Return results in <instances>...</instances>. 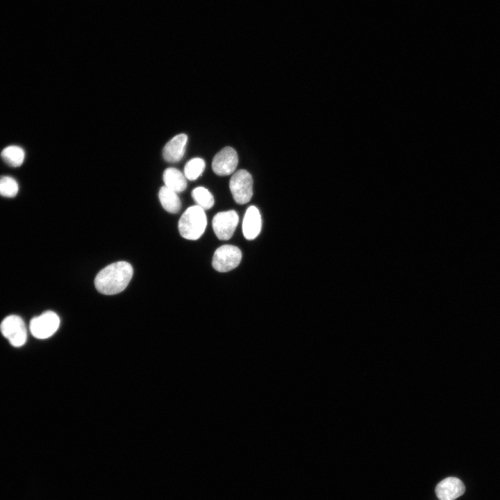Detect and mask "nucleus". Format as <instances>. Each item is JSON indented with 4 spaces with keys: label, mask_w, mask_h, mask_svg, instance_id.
Listing matches in <instances>:
<instances>
[{
    "label": "nucleus",
    "mask_w": 500,
    "mask_h": 500,
    "mask_svg": "<svg viewBox=\"0 0 500 500\" xmlns=\"http://www.w3.org/2000/svg\"><path fill=\"white\" fill-rule=\"evenodd\" d=\"M133 274V269L126 261L113 262L102 269L96 276L94 285L97 290L107 295L122 292L128 285Z\"/></svg>",
    "instance_id": "f257e3e1"
},
{
    "label": "nucleus",
    "mask_w": 500,
    "mask_h": 500,
    "mask_svg": "<svg viewBox=\"0 0 500 500\" xmlns=\"http://www.w3.org/2000/svg\"><path fill=\"white\" fill-rule=\"evenodd\" d=\"M206 226L205 210L197 205L189 207L178 221L179 233L187 240L199 239L203 234Z\"/></svg>",
    "instance_id": "f03ea898"
},
{
    "label": "nucleus",
    "mask_w": 500,
    "mask_h": 500,
    "mask_svg": "<svg viewBox=\"0 0 500 500\" xmlns=\"http://www.w3.org/2000/svg\"><path fill=\"white\" fill-rule=\"evenodd\" d=\"M229 188L235 201L239 204L248 203L253 195V178L245 169L235 172L231 176Z\"/></svg>",
    "instance_id": "7ed1b4c3"
},
{
    "label": "nucleus",
    "mask_w": 500,
    "mask_h": 500,
    "mask_svg": "<svg viewBox=\"0 0 500 500\" xmlns=\"http://www.w3.org/2000/svg\"><path fill=\"white\" fill-rule=\"evenodd\" d=\"M241 260L242 252L238 247L225 244L215 250L212 265L217 272H227L238 267Z\"/></svg>",
    "instance_id": "20e7f679"
},
{
    "label": "nucleus",
    "mask_w": 500,
    "mask_h": 500,
    "mask_svg": "<svg viewBox=\"0 0 500 500\" xmlns=\"http://www.w3.org/2000/svg\"><path fill=\"white\" fill-rule=\"evenodd\" d=\"M60 325L58 315L53 311H47L33 317L29 325L31 334L38 339H46L53 335Z\"/></svg>",
    "instance_id": "39448f33"
},
{
    "label": "nucleus",
    "mask_w": 500,
    "mask_h": 500,
    "mask_svg": "<svg viewBox=\"0 0 500 500\" xmlns=\"http://www.w3.org/2000/svg\"><path fill=\"white\" fill-rule=\"evenodd\" d=\"M2 335L15 347L24 344L27 339V331L23 319L17 315L6 317L0 325Z\"/></svg>",
    "instance_id": "423d86ee"
},
{
    "label": "nucleus",
    "mask_w": 500,
    "mask_h": 500,
    "mask_svg": "<svg viewBox=\"0 0 500 500\" xmlns=\"http://www.w3.org/2000/svg\"><path fill=\"white\" fill-rule=\"evenodd\" d=\"M238 222V213L231 210L217 213L212 219V225L218 239L227 240L233 236Z\"/></svg>",
    "instance_id": "0eeeda50"
},
{
    "label": "nucleus",
    "mask_w": 500,
    "mask_h": 500,
    "mask_svg": "<svg viewBox=\"0 0 500 500\" xmlns=\"http://www.w3.org/2000/svg\"><path fill=\"white\" fill-rule=\"evenodd\" d=\"M238 164V156L235 150L231 147L221 149L213 158L212 168L218 176H227L235 170Z\"/></svg>",
    "instance_id": "6e6552de"
},
{
    "label": "nucleus",
    "mask_w": 500,
    "mask_h": 500,
    "mask_svg": "<svg viewBox=\"0 0 500 500\" xmlns=\"http://www.w3.org/2000/svg\"><path fill=\"white\" fill-rule=\"evenodd\" d=\"M462 482L456 477H448L440 481L435 488V494L440 500H454L465 492Z\"/></svg>",
    "instance_id": "1a4fd4ad"
},
{
    "label": "nucleus",
    "mask_w": 500,
    "mask_h": 500,
    "mask_svg": "<svg viewBox=\"0 0 500 500\" xmlns=\"http://www.w3.org/2000/svg\"><path fill=\"white\" fill-rule=\"evenodd\" d=\"M262 227V219L259 210L254 206H249L244 216L242 233L249 240H253L259 235Z\"/></svg>",
    "instance_id": "9d476101"
},
{
    "label": "nucleus",
    "mask_w": 500,
    "mask_h": 500,
    "mask_svg": "<svg viewBox=\"0 0 500 500\" xmlns=\"http://www.w3.org/2000/svg\"><path fill=\"white\" fill-rule=\"evenodd\" d=\"M187 141L188 136L184 133L176 135L172 138L163 148L164 159L170 162L181 160L185 153Z\"/></svg>",
    "instance_id": "9b49d317"
},
{
    "label": "nucleus",
    "mask_w": 500,
    "mask_h": 500,
    "mask_svg": "<svg viewBox=\"0 0 500 500\" xmlns=\"http://www.w3.org/2000/svg\"><path fill=\"white\" fill-rule=\"evenodd\" d=\"M165 186L176 193L184 191L187 187V181L185 175L178 169L174 167L166 169L163 173Z\"/></svg>",
    "instance_id": "f8f14e48"
},
{
    "label": "nucleus",
    "mask_w": 500,
    "mask_h": 500,
    "mask_svg": "<svg viewBox=\"0 0 500 500\" xmlns=\"http://www.w3.org/2000/svg\"><path fill=\"white\" fill-rule=\"evenodd\" d=\"M160 202L163 208L171 213L178 212L181 203L177 193L166 186H162L158 192Z\"/></svg>",
    "instance_id": "ddd939ff"
},
{
    "label": "nucleus",
    "mask_w": 500,
    "mask_h": 500,
    "mask_svg": "<svg viewBox=\"0 0 500 500\" xmlns=\"http://www.w3.org/2000/svg\"><path fill=\"white\" fill-rule=\"evenodd\" d=\"M3 161L11 167H19L25 158L24 151L19 147L11 145L3 149L1 153Z\"/></svg>",
    "instance_id": "4468645a"
},
{
    "label": "nucleus",
    "mask_w": 500,
    "mask_h": 500,
    "mask_svg": "<svg viewBox=\"0 0 500 500\" xmlns=\"http://www.w3.org/2000/svg\"><path fill=\"white\" fill-rule=\"evenodd\" d=\"M192 196L197 205L204 210L211 208L215 203L212 194L203 187H197L192 192Z\"/></svg>",
    "instance_id": "2eb2a0df"
},
{
    "label": "nucleus",
    "mask_w": 500,
    "mask_h": 500,
    "mask_svg": "<svg viewBox=\"0 0 500 500\" xmlns=\"http://www.w3.org/2000/svg\"><path fill=\"white\" fill-rule=\"evenodd\" d=\"M205 167V162L202 158H192L186 163L184 168V175L190 181L196 180L202 174Z\"/></svg>",
    "instance_id": "dca6fc26"
},
{
    "label": "nucleus",
    "mask_w": 500,
    "mask_h": 500,
    "mask_svg": "<svg viewBox=\"0 0 500 500\" xmlns=\"http://www.w3.org/2000/svg\"><path fill=\"white\" fill-rule=\"evenodd\" d=\"M19 190L18 183L10 176L0 177V195L12 198L16 196Z\"/></svg>",
    "instance_id": "f3484780"
}]
</instances>
